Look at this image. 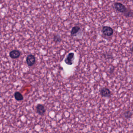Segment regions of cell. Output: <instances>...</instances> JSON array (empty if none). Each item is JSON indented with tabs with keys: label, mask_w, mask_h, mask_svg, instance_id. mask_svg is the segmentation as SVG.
Segmentation results:
<instances>
[{
	"label": "cell",
	"mask_w": 133,
	"mask_h": 133,
	"mask_svg": "<svg viewBox=\"0 0 133 133\" xmlns=\"http://www.w3.org/2000/svg\"><path fill=\"white\" fill-rule=\"evenodd\" d=\"M113 7L117 11L120 13H124L127 9L124 4L120 2L114 3L113 4Z\"/></svg>",
	"instance_id": "obj_1"
},
{
	"label": "cell",
	"mask_w": 133,
	"mask_h": 133,
	"mask_svg": "<svg viewBox=\"0 0 133 133\" xmlns=\"http://www.w3.org/2000/svg\"><path fill=\"white\" fill-rule=\"evenodd\" d=\"M75 59V56L74 53L70 52L69 53L66 58L64 60L65 63L68 65H72L74 63Z\"/></svg>",
	"instance_id": "obj_2"
},
{
	"label": "cell",
	"mask_w": 133,
	"mask_h": 133,
	"mask_svg": "<svg viewBox=\"0 0 133 133\" xmlns=\"http://www.w3.org/2000/svg\"><path fill=\"white\" fill-rule=\"evenodd\" d=\"M102 32L105 36H110L113 34L114 31L110 27L105 26L103 27L102 28Z\"/></svg>",
	"instance_id": "obj_3"
},
{
	"label": "cell",
	"mask_w": 133,
	"mask_h": 133,
	"mask_svg": "<svg viewBox=\"0 0 133 133\" xmlns=\"http://www.w3.org/2000/svg\"><path fill=\"white\" fill-rule=\"evenodd\" d=\"M111 92L109 88H103L101 89L100 94L101 97L104 98H109L111 96Z\"/></svg>",
	"instance_id": "obj_4"
},
{
	"label": "cell",
	"mask_w": 133,
	"mask_h": 133,
	"mask_svg": "<svg viewBox=\"0 0 133 133\" xmlns=\"http://www.w3.org/2000/svg\"><path fill=\"white\" fill-rule=\"evenodd\" d=\"M26 61L27 65L29 67H31L34 65V64L35 63V57L33 55H29L27 57Z\"/></svg>",
	"instance_id": "obj_5"
},
{
	"label": "cell",
	"mask_w": 133,
	"mask_h": 133,
	"mask_svg": "<svg viewBox=\"0 0 133 133\" xmlns=\"http://www.w3.org/2000/svg\"><path fill=\"white\" fill-rule=\"evenodd\" d=\"M46 110L44 106L41 104H38L36 107L37 113L41 116H43L45 114Z\"/></svg>",
	"instance_id": "obj_6"
},
{
	"label": "cell",
	"mask_w": 133,
	"mask_h": 133,
	"mask_svg": "<svg viewBox=\"0 0 133 133\" xmlns=\"http://www.w3.org/2000/svg\"><path fill=\"white\" fill-rule=\"evenodd\" d=\"M21 52L19 50H14L9 53V56L13 59H16L19 57L20 56Z\"/></svg>",
	"instance_id": "obj_7"
},
{
	"label": "cell",
	"mask_w": 133,
	"mask_h": 133,
	"mask_svg": "<svg viewBox=\"0 0 133 133\" xmlns=\"http://www.w3.org/2000/svg\"><path fill=\"white\" fill-rule=\"evenodd\" d=\"M81 27H80L76 26L73 27L71 31V34L72 36H75L81 30Z\"/></svg>",
	"instance_id": "obj_8"
},
{
	"label": "cell",
	"mask_w": 133,
	"mask_h": 133,
	"mask_svg": "<svg viewBox=\"0 0 133 133\" xmlns=\"http://www.w3.org/2000/svg\"><path fill=\"white\" fill-rule=\"evenodd\" d=\"M14 97H15V100L18 101H22L24 99V97L22 94L20 93L18 91L15 93V94H14Z\"/></svg>",
	"instance_id": "obj_9"
},
{
	"label": "cell",
	"mask_w": 133,
	"mask_h": 133,
	"mask_svg": "<svg viewBox=\"0 0 133 133\" xmlns=\"http://www.w3.org/2000/svg\"><path fill=\"white\" fill-rule=\"evenodd\" d=\"M53 41L56 43H58L61 41L62 39L59 34H54L53 36Z\"/></svg>",
	"instance_id": "obj_10"
},
{
	"label": "cell",
	"mask_w": 133,
	"mask_h": 133,
	"mask_svg": "<svg viewBox=\"0 0 133 133\" xmlns=\"http://www.w3.org/2000/svg\"><path fill=\"white\" fill-rule=\"evenodd\" d=\"M123 116L124 117L127 119L130 118L132 116V113L130 111H127L123 113Z\"/></svg>",
	"instance_id": "obj_11"
},
{
	"label": "cell",
	"mask_w": 133,
	"mask_h": 133,
	"mask_svg": "<svg viewBox=\"0 0 133 133\" xmlns=\"http://www.w3.org/2000/svg\"><path fill=\"white\" fill-rule=\"evenodd\" d=\"M124 15L127 17H132L133 16V13L132 12H131L130 9H129V10H128L127 9H126V11L124 12Z\"/></svg>",
	"instance_id": "obj_12"
}]
</instances>
